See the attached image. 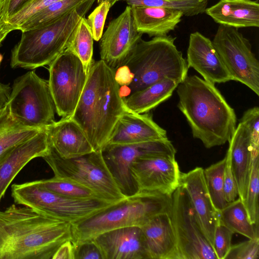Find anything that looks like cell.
Instances as JSON below:
<instances>
[{"mask_svg": "<svg viewBox=\"0 0 259 259\" xmlns=\"http://www.w3.org/2000/svg\"><path fill=\"white\" fill-rule=\"evenodd\" d=\"M72 239L71 224L30 207L12 204L0 211V259H52Z\"/></svg>", "mask_w": 259, "mask_h": 259, "instance_id": "6da1fadb", "label": "cell"}, {"mask_svg": "<svg viewBox=\"0 0 259 259\" xmlns=\"http://www.w3.org/2000/svg\"><path fill=\"white\" fill-rule=\"evenodd\" d=\"M115 70L102 60H93L71 118L81 128L94 151L107 145L118 119L127 110Z\"/></svg>", "mask_w": 259, "mask_h": 259, "instance_id": "7a4b0ae2", "label": "cell"}, {"mask_svg": "<svg viewBox=\"0 0 259 259\" xmlns=\"http://www.w3.org/2000/svg\"><path fill=\"white\" fill-rule=\"evenodd\" d=\"M176 89L178 108L193 138L208 149L228 142L236 128L237 117L214 84L195 75H187Z\"/></svg>", "mask_w": 259, "mask_h": 259, "instance_id": "3957f363", "label": "cell"}, {"mask_svg": "<svg viewBox=\"0 0 259 259\" xmlns=\"http://www.w3.org/2000/svg\"><path fill=\"white\" fill-rule=\"evenodd\" d=\"M95 1L87 0L47 25L22 31L12 51L11 67L33 70L49 65L66 50L80 19Z\"/></svg>", "mask_w": 259, "mask_h": 259, "instance_id": "277c9868", "label": "cell"}, {"mask_svg": "<svg viewBox=\"0 0 259 259\" xmlns=\"http://www.w3.org/2000/svg\"><path fill=\"white\" fill-rule=\"evenodd\" d=\"M171 195L157 193L133 195L119 203L72 225L74 243L92 240L114 229L141 228L155 216L170 211Z\"/></svg>", "mask_w": 259, "mask_h": 259, "instance_id": "5b68a950", "label": "cell"}, {"mask_svg": "<svg viewBox=\"0 0 259 259\" xmlns=\"http://www.w3.org/2000/svg\"><path fill=\"white\" fill-rule=\"evenodd\" d=\"M170 35L142 38L136 44L123 65L133 75L128 87L131 94L161 80L170 78L182 81L188 75L186 60Z\"/></svg>", "mask_w": 259, "mask_h": 259, "instance_id": "8992f818", "label": "cell"}, {"mask_svg": "<svg viewBox=\"0 0 259 259\" xmlns=\"http://www.w3.org/2000/svg\"><path fill=\"white\" fill-rule=\"evenodd\" d=\"M54 176L78 183L99 195L104 200L120 202L128 197L122 192L105 160L102 151L69 159L60 157L50 147L42 157Z\"/></svg>", "mask_w": 259, "mask_h": 259, "instance_id": "52a82bcc", "label": "cell"}, {"mask_svg": "<svg viewBox=\"0 0 259 259\" xmlns=\"http://www.w3.org/2000/svg\"><path fill=\"white\" fill-rule=\"evenodd\" d=\"M11 194L16 204L30 207L72 225L120 202L65 197L40 187L34 181L13 184Z\"/></svg>", "mask_w": 259, "mask_h": 259, "instance_id": "ba28073f", "label": "cell"}, {"mask_svg": "<svg viewBox=\"0 0 259 259\" xmlns=\"http://www.w3.org/2000/svg\"><path fill=\"white\" fill-rule=\"evenodd\" d=\"M7 105L12 117L28 127L45 128L56 121L48 80L34 70L14 80Z\"/></svg>", "mask_w": 259, "mask_h": 259, "instance_id": "9c48e42d", "label": "cell"}, {"mask_svg": "<svg viewBox=\"0 0 259 259\" xmlns=\"http://www.w3.org/2000/svg\"><path fill=\"white\" fill-rule=\"evenodd\" d=\"M232 80L259 95V62L249 41L238 28L220 25L212 41Z\"/></svg>", "mask_w": 259, "mask_h": 259, "instance_id": "30bf717a", "label": "cell"}, {"mask_svg": "<svg viewBox=\"0 0 259 259\" xmlns=\"http://www.w3.org/2000/svg\"><path fill=\"white\" fill-rule=\"evenodd\" d=\"M49 66L48 83L56 112L61 118H70L82 92L87 73L80 59L67 50Z\"/></svg>", "mask_w": 259, "mask_h": 259, "instance_id": "8fae6325", "label": "cell"}, {"mask_svg": "<svg viewBox=\"0 0 259 259\" xmlns=\"http://www.w3.org/2000/svg\"><path fill=\"white\" fill-rule=\"evenodd\" d=\"M170 216L180 259H217L197 222L188 196L180 185L171 195Z\"/></svg>", "mask_w": 259, "mask_h": 259, "instance_id": "7c38bea8", "label": "cell"}, {"mask_svg": "<svg viewBox=\"0 0 259 259\" xmlns=\"http://www.w3.org/2000/svg\"><path fill=\"white\" fill-rule=\"evenodd\" d=\"M102 151L116 183L127 197L136 192L131 168L137 157L145 154L175 157L177 152L168 138L132 145L107 144Z\"/></svg>", "mask_w": 259, "mask_h": 259, "instance_id": "4fadbf2b", "label": "cell"}, {"mask_svg": "<svg viewBox=\"0 0 259 259\" xmlns=\"http://www.w3.org/2000/svg\"><path fill=\"white\" fill-rule=\"evenodd\" d=\"M131 172L136 188L134 195L157 193L172 195L180 184L181 172L175 157L141 155L133 162Z\"/></svg>", "mask_w": 259, "mask_h": 259, "instance_id": "5bb4252c", "label": "cell"}, {"mask_svg": "<svg viewBox=\"0 0 259 259\" xmlns=\"http://www.w3.org/2000/svg\"><path fill=\"white\" fill-rule=\"evenodd\" d=\"M142 34L136 27L131 7L112 20L100 39L101 60L115 70L123 65Z\"/></svg>", "mask_w": 259, "mask_h": 259, "instance_id": "9a60e30c", "label": "cell"}, {"mask_svg": "<svg viewBox=\"0 0 259 259\" xmlns=\"http://www.w3.org/2000/svg\"><path fill=\"white\" fill-rule=\"evenodd\" d=\"M180 185L188 196L202 233L213 248L214 230L218 215L208 194L204 169L196 167L187 172H181Z\"/></svg>", "mask_w": 259, "mask_h": 259, "instance_id": "2e32d148", "label": "cell"}, {"mask_svg": "<svg viewBox=\"0 0 259 259\" xmlns=\"http://www.w3.org/2000/svg\"><path fill=\"white\" fill-rule=\"evenodd\" d=\"M165 139L166 130L154 121L151 113H137L127 109L116 123L107 144L132 145Z\"/></svg>", "mask_w": 259, "mask_h": 259, "instance_id": "e0dca14e", "label": "cell"}, {"mask_svg": "<svg viewBox=\"0 0 259 259\" xmlns=\"http://www.w3.org/2000/svg\"><path fill=\"white\" fill-rule=\"evenodd\" d=\"M186 61L189 68L207 81L214 84L232 80L212 41L199 32L190 35Z\"/></svg>", "mask_w": 259, "mask_h": 259, "instance_id": "ac0fdd59", "label": "cell"}, {"mask_svg": "<svg viewBox=\"0 0 259 259\" xmlns=\"http://www.w3.org/2000/svg\"><path fill=\"white\" fill-rule=\"evenodd\" d=\"M103 259H146L141 228L131 227L104 232L92 240Z\"/></svg>", "mask_w": 259, "mask_h": 259, "instance_id": "d6986e66", "label": "cell"}, {"mask_svg": "<svg viewBox=\"0 0 259 259\" xmlns=\"http://www.w3.org/2000/svg\"><path fill=\"white\" fill-rule=\"evenodd\" d=\"M141 229L146 259H180L170 211L155 216Z\"/></svg>", "mask_w": 259, "mask_h": 259, "instance_id": "ffe728a7", "label": "cell"}, {"mask_svg": "<svg viewBox=\"0 0 259 259\" xmlns=\"http://www.w3.org/2000/svg\"><path fill=\"white\" fill-rule=\"evenodd\" d=\"M46 128L16 146L0 162V201L12 181L26 164L49 153L50 145Z\"/></svg>", "mask_w": 259, "mask_h": 259, "instance_id": "44dd1931", "label": "cell"}, {"mask_svg": "<svg viewBox=\"0 0 259 259\" xmlns=\"http://www.w3.org/2000/svg\"><path fill=\"white\" fill-rule=\"evenodd\" d=\"M46 129L50 147L63 159L75 158L94 151L81 128L71 117L61 118Z\"/></svg>", "mask_w": 259, "mask_h": 259, "instance_id": "7402d4cb", "label": "cell"}, {"mask_svg": "<svg viewBox=\"0 0 259 259\" xmlns=\"http://www.w3.org/2000/svg\"><path fill=\"white\" fill-rule=\"evenodd\" d=\"M205 12L220 25L258 27L259 3L252 0H220Z\"/></svg>", "mask_w": 259, "mask_h": 259, "instance_id": "603a6c76", "label": "cell"}, {"mask_svg": "<svg viewBox=\"0 0 259 259\" xmlns=\"http://www.w3.org/2000/svg\"><path fill=\"white\" fill-rule=\"evenodd\" d=\"M228 142L227 154L230 157L238 197L243 201L249 179L252 155L248 131L242 123L239 122Z\"/></svg>", "mask_w": 259, "mask_h": 259, "instance_id": "cb8c5ba5", "label": "cell"}, {"mask_svg": "<svg viewBox=\"0 0 259 259\" xmlns=\"http://www.w3.org/2000/svg\"><path fill=\"white\" fill-rule=\"evenodd\" d=\"M136 27L150 37L166 35L181 22L183 13L177 10L155 7H131Z\"/></svg>", "mask_w": 259, "mask_h": 259, "instance_id": "d4e9b609", "label": "cell"}, {"mask_svg": "<svg viewBox=\"0 0 259 259\" xmlns=\"http://www.w3.org/2000/svg\"><path fill=\"white\" fill-rule=\"evenodd\" d=\"M180 82L166 78L124 98L127 109L137 113L149 112L170 97Z\"/></svg>", "mask_w": 259, "mask_h": 259, "instance_id": "484cf974", "label": "cell"}, {"mask_svg": "<svg viewBox=\"0 0 259 259\" xmlns=\"http://www.w3.org/2000/svg\"><path fill=\"white\" fill-rule=\"evenodd\" d=\"M44 129L20 123L12 117L6 104L0 112V162L14 148Z\"/></svg>", "mask_w": 259, "mask_h": 259, "instance_id": "4316f807", "label": "cell"}, {"mask_svg": "<svg viewBox=\"0 0 259 259\" xmlns=\"http://www.w3.org/2000/svg\"><path fill=\"white\" fill-rule=\"evenodd\" d=\"M218 219L234 234L238 233L248 239L258 236V227L252 225L242 200L238 197L218 212Z\"/></svg>", "mask_w": 259, "mask_h": 259, "instance_id": "83f0119b", "label": "cell"}, {"mask_svg": "<svg viewBox=\"0 0 259 259\" xmlns=\"http://www.w3.org/2000/svg\"><path fill=\"white\" fill-rule=\"evenodd\" d=\"M93 41L91 30L87 19L83 17L80 19L66 50L80 59L87 73L93 60Z\"/></svg>", "mask_w": 259, "mask_h": 259, "instance_id": "f1b7e54d", "label": "cell"}, {"mask_svg": "<svg viewBox=\"0 0 259 259\" xmlns=\"http://www.w3.org/2000/svg\"><path fill=\"white\" fill-rule=\"evenodd\" d=\"M34 182L42 188L65 197L106 201L91 190L69 180L54 176L49 179L35 181Z\"/></svg>", "mask_w": 259, "mask_h": 259, "instance_id": "f546056e", "label": "cell"}, {"mask_svg": "<svg viewBox=\"0 0 259 259\" xmlns=\"http://www.w3.org/2000/svg\"><path fill=\"white\" fill-rule=\"evenodd\" d=\"M226 156L222 160L204 169L205 182L212 204L217 212L227 204L224 184Z\"/></svg>", "mask_w": 259, "mask_h": 259, "instance_id": "4dcf8cb0", "label": "cell"}, {"mask_svg": "<svg viewBox=\"0 0 259 259\" xmlns=\"http://www.w3.org/2000/svg\"><path fill=\"white\" fill-rule=\"evenodd\" d=\"M87 0H60L38 12L18 28L21 32L47 25Z\"/></svg>", "mask_w": 259, "mask_h": 259, "instance_id": "1f68e13d", "label": "cell"}, {"mask_svg": "<svg viewBox=\"0 0 259 259\" xmlns=\"http://www.w3.org/2000/svg\"><path fill=\"white\" fill-rule=\"evenodd\" d=\"M130 7H155L175 10L183 16H193L205 12L207 1L198 0H124Z\"/></svg>", "mask_w": 259, "mask_h": 259, "instance_id": "d6a6232c", "label": "cell"}, {"mask_svg": "<svg viewBox=\"0 0 259 259\" xmlns=\"http://www.w3.org/2000/svg\"><path fill=\"white\" fill-rule=\"evenodd\" d=\"M259 153L252 154L249 179L245 199L242 201L250 222L258 226Z\"/></svg>", "mask_w": 259, "mask_h": 259, "instance_id": "836d02e7", "label": "cell"}, {"mask_svg": "<svg viewBox=\"0 0 259 259\" xmlns=\"http://www.w3.org/2000/svg\"><path fill=\"white\" fill-rule=\"evenodd\" d=\"M60 0H31L5 22L12 31L19 27L35 13Z\"/></svg>", "mask_w": 259, "mask_h": 259, "instance_id": "e575fe53", "label": "cell"}, {"mask_svg": "<svg viewBox=\"0 0 259 259\" xmlns=\"http://www.w3.org/2000/svg\"><path fill=\"white\" fill-rule=\"evenodd\" d=\"M239 122L247 130L251 154L259 153V108L255 106L247 110Z\"/></svg>", "mask_w": 259, "mask_h": 259, "instance_id": "d590c367", "label": "cell"}, {"mask_svg": "<svg viewBox=\"0 0 259 259\" xmlns=\"http://www.w3.org/2000/svg\"><path fill=\"white\" fill-rule=\"evenodd\" d=\"M234 234L218 219L214 230L213 245L217 259H225L231 247Z\"/></svg>", "mask_w": 259, "mask_h": 259, "instance_id": "8d00e7d4", "label": "cell"}, {"mask_svg": "<svg viewBox=\"0 0 259 259\" xmlns=\"http://www.w3.org/2000/svg\"><path fill=\"white\" fill-rule=\"evenodd\" d=\"M111 7L109 3L102 2L88 16L87 20L94 40L98 41L101 39L107 15Z\"/></svg>", "mask_w": 259, "mask_h": 259, "instance_id": "74e56055", "label": "cell"}, {"mask_svg": "<svg viewBox=\"0 0 259 259\" xmlns=\"http://www.w3.org/2000/svg\"><path fill=\"white\" fill-rule=\"evenodd\" d=\"M259 237L232 245L225 259H258Z\"/></svg>", "mask_w": 259, "mask_h": 259, "instance_id": "f35d334b", "label": "cell"}, {"mask_svg": "<svg viewBox=\"0 0 259 259\" xmlns=\"http://www.w3.org/2000/svg\"><path fill=\"white\" fill-rule=\"evenodd\" d=\"M226 163L224 172V184L225 198L227 203L235 200L238 196V189L232 169L229 155L226 154Z\"/></svg>", "mask_w": 259, "mask_h": 259, "instance_id": "ab89813d", "label": "cell"}, {"mask_svg": "<svg viewBox=\"0 0 259 259\" xmlns=\"http://www.w3.org/2000/svg\"><path fill=\"white\" fill-rule=\"evenodd\" d=\"M74 245V259H103L100 250L93 240Z\"/></svg>", "mask_w": 259, "mask_h": 259, "instance_id": "60d3db41", "label": "cell"}, {"mask_svg": "<svg viewBox=\"0 0 259 259\" xmlns=\"http://www.w3.org/2000/svg\"><path fill=\"white\" fill-rule=\"evenodd\" d=\"M31 0H4L1 20L5 22Z\"/></svg>", "mask_w": 259, "mask_h": 259, "instance_id": "b9f144b4", "label": "cell"}, {"mask_svg": "<svg viewBox=\"0 0 259 259\" xmlns=\"http://www.w3.org/2000/svg\"><path fill=\"white\" fill-rule=\"evenodd\" d=\"M74 245L71 239L62 243L54 253L52 259H74Z\"/></svg>", "mask_w": 259, "mask_h": 259, "instance_id": "7bdbcfd3", "label": "cell"}, {"mask_svg": "<svg viewBox=\"0 0 259 259\" xmlns=\"http://www.w3.org/2000/svg\"><path fill=\"white\" fill-rule=\"evenodd\" d=\"M115 79L120 86L128 87L133 80V75L129 68L123 65L115 70Z\"/></svg>", "mask_w": 259, "mask_h": 259, "instance_id": "ee69618b", "label": "cell"}, {"mask_svg": "<svg viewBox=\"0 0 259 259\" xmlns=\"http://www.w3.org/2000/svg\"><path fill=\"white\" fill-rule=\"evenodd\" d=\"M11 90L9 84H5L0 79V112L8 102Z\"/></svg>", "mask_w": 259, "mask_h": 259, "instance_id": "f6af8a7d", "label": "cell"}, {"mask_svg": "<svg viewBox=\"0 0 259 259\" xmlns=\"http://www.w3.org/2000/svg\"><path fill=\"white\" fill-rule=\"evenodd\" d=\"M11 31L12 30L7 24L0 20V45Z\"/></svg>", "mask_w": 259, "mask_h": 259, "instance_id": "bcb514c9", "label": "cell"}, {"mask_svg": "<svg viewBox=\"0 0 259 259\" xmlns=\"http://www.w3.org/2000/svg\"><path fill=\"white\" fill-rule=\"evenodd\" d=\"M120 1H121V0H97V4L98 5L102 2H107L109 3V4L111 5V7L113 6L117 2Z\"/></svg>", "mask_w": 259, "mask_h": 259, "instance_id": "7dc6e473", "label": "cell"}, {"mask_svg": "<svg viewBox=\"0 0 259 259\" xmlns=\"http://www.w3.org/2000/svg\"><path fill=\"white\" fill-rule=\"evenodd\" d=\"M4 0H0V20L1 17L2 10L3 6Z\"/></svg>", "mask_w": 259, "mask_h": 259, "instance_id": "c3c4849f", "label": "cell"}, {"mask_svg": "<svg viewBox=\"0 0 259 259\" xmlns=\"http://www.w3.org/2000/svg\"><path fill=\"white\" fill-rule=\"evenodd\" d=\"M3 59V56L2 54L0 53V64L1 63L2 60Z\"/></svg>", "mask_w": 259, "mask_h": 259, "instance_id": "681fc988", "label": "cell"}, {"mask_svg": "<svg viewBox=\"0 0 259 259\" xmlns=\"http://www.w3.org/2000/svg\"><path fill=\"white\" fill-rule=\"evenodd\" d=\"M199 1H200V2H203V1H207L208 0H198Z\"/></svg>", "mask_w": 259, "mask_h": 259, "instance_id": "f907efd6", "label": "cell"}]
</instances>
